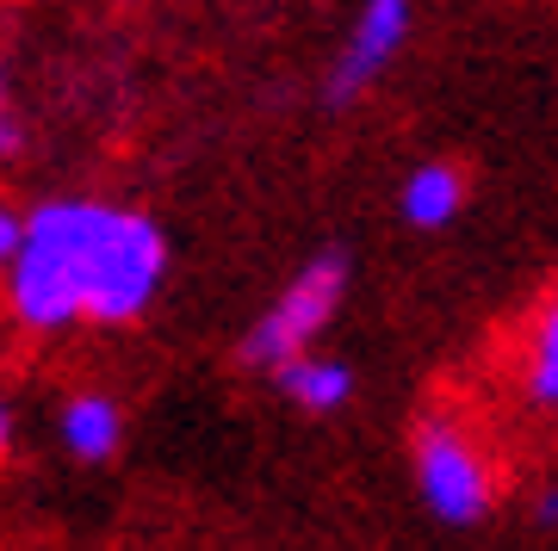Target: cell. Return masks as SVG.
Masks as SVG:
<instances>
[{"instance_id": "cell-9", "label": "cell", "mask_w": 558, "mask_h": 551, "mask_svg": "<svg viewBox=\"0 0 558 551\" xmlns=\"http://www.w3.org/2000/svg\"><path fill=\"white\" fill-rule=\"evenodd\" d=\"M20 242H25V211H13V205L0 198V279H7L13 260H20Z\"/></svg>"}, {"instance_id": "cell-4", "label": "cell", "mask_w": 558, "mask_h": 551, "mask_svg": "<svg viewBox=\"0 0 558 551\" xmlns=\"http://www.w3.org/2000/svg\"><path fill=\"white\" fill-rule=\"evenodd\" d=\"M416 32V0H360L354 20H348V38H341L329 75H323V99L329 106H354L360 94H373L391 62L403 57V44Z\"/></svg>"}, {"instance_id": "cell-5", "label": "cell", "mask_w": 558, "mask_h": 551, "mask_svg": "<svg viewBox=\"0 0 558 551\" xmlns=\"http://www.w3.org/2000/svg\"><path fill=\"white\" fill-rule=\"evenodd\" d=\"M465 198H472V180H465V168H453V161H416L410 174H403L398 186V211L410 230H447V223H459V211H465Z\"/></svg>"}, {"instance_id": "cell-7", "label": "cell", "mask_w": 558, "mask_h": 551, "mask_svg": "<svg viewBox=\"0 0 558 551\" xmlns=\"http://www.w3.org/2000/svg\"><path fill=\"white\" fill-rule=\"evenodd\" d=\"M279 391H286V403L304 415H336L354 403V366L336 354H299L292 366H279Z\"/></svg>"}, {"instance_id": "cell-11", "label": "cell", "mask_w": 558, "mask_h": 551, "mask_svg": "<svg viewBox=\"0 0 558 551\" xmlns=\"http://www.w3.org/2000/svg\"><path fill=\"white\" fill-rule=\"evenodd\" d=\"M534 521H539L546 532H558V483H546V490L534 495Z\"/></svg>"}, {"instance_id": "cell-12", "label": "cell", "mask_w": 558, "mask_h": 551, "mask_svg": "<svg viewBox=\"0 0 558 551\" xmlns=\"http://www.w3.org/2000/svg\"><path fill=\"white\" fill-rule=\"evenodd\" d=\"M13 446V415H7V403H0V453Z\"/></svg>"}, {"instance_id": "cell-3", "label": "cell", "mask_w": 558, "mask_h": 551, "mask_svg": "<svg viewBox=\"0 0 558 551\" xmlns=\"http://www.w3.org/2000/svg\"><path fill=\"white\" fill-rule=\"evenodd\" d=\"M410 477H416L422 509L435 514L440 527H478L484 514L497 509V472H490L484 446L472 440V428L453 421V415L416 421Z\"/></svg>"}, {"instance_id": "cell-2", "label": "cell", "mask_w": 558, "mask_h": 551, "mask_svg": "<svg viewBox=\"0 0 558 551\" xmlns=\"http://www.w3.org/2000/svg\"><path fill=\"white\" fill-rule=\"evenodd\" d=\"M341 297H348V255H341V248H323V255L304 260L299 273L267 297V310L248 322V335H242V366L279 372V366H292L299 354H317V341L329 335V322L341 316Z\"/></svg>"}, {"instance_id": "cell-8", "label": "cell", "mask_w": 558, "mask_h": 551, "mask_svg": "<svg viewBox=\"0 0 558 551\" xmlns=\"http://www.w3.org/2000/svg\"><path fill=\"white\" fill-rule=\"evenodd\" d=\"M521 391L534 396L539 409H558V292L534 310L527 354H521Z\"/></svg>"}, {"instance_id": "cell-6", "label": "cell", "mask_w": 558, "mask_h": 551, "mask_svg": "<svg viewBox=\"0 0 558 551\" xmlns=\"http://www.w3.org/2000/svg\"><path fill=\"white\" fill-rule=\"evenodd\" d=\"M57 433H62V446H69V458H81V465H106V458L119 453V440H124V409L106 391H81V396L62 403Z\"/></svg>"}, {"instance_id": "cell-1", "label": "cell", "mask_w": 558, "mask_h": 551, "mask_svg": "<svg viewBox=\"0 0 558 551\" xmlns=\"http://www.w3.org/2000/svg\"><path fill=\"white\" fill-rule=\"evenodd\" d=\"M168 279V236L149 211L112 198H44L25 211L20 260L7 267V310L32 335L75 322L124 329L156 304Z\"/></svg>"}, {"instance_id": "cell-10", "label": "cell", "mask_w": 558, "mask_h": 551, "mask_svg": "<svg viewBox=\"0 0 558 551\" xmlns=\"http://www.w3.org/2000/svg\"><path fill=\"white\" fill-rule=\"evenodd\" d=\"M20 149V119H13V94H7V75H0V161Z\"/></svg>"}]
</instances>
